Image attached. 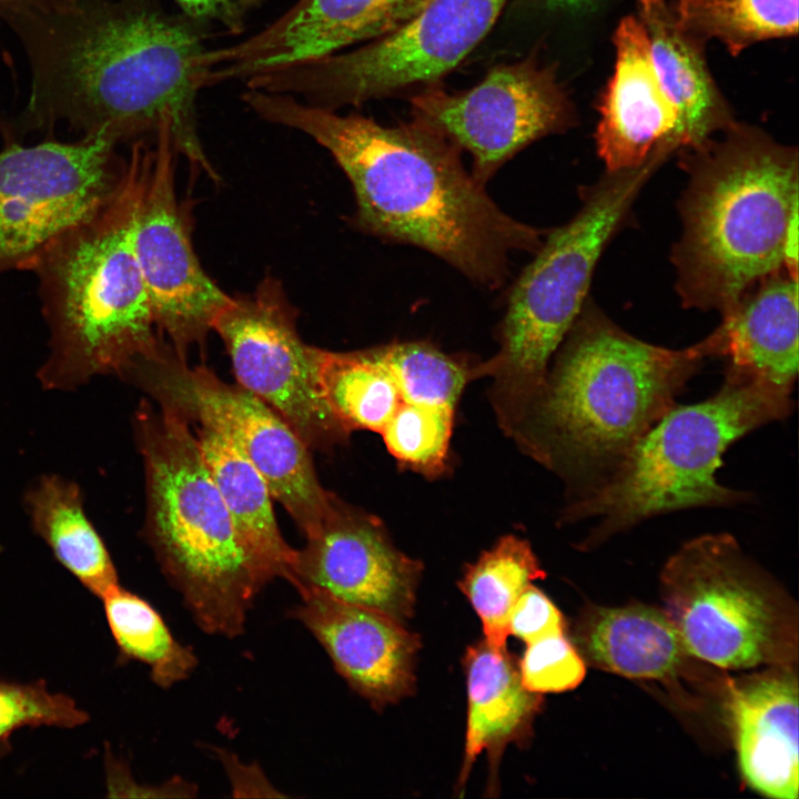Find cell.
Masks as SVG:
<instances>
[{
	"mask_svg": "<svg viewBox=\"0 0 799 799\" xmlns=\"http://www.w3.org/2000/svg\"><path fill=\"white\" fill-rule=\"evenodd\" d=\"M660 80L679 114L678 151L696 149L736 120L705 58V42L685 30L666 0H638Z\"/></svg>",
	"mask_w": 799,
	"mask_h": 799,
	"instance_id": "obj_24",
	"label": "cell"
},
{
	"mask_svg": "<svg viewBox=\"0 0 799 799\" xmlns=\"http://www.w3.org/2000/svg\"><path fill=\"white\" fill-rule=\"evenodd\" d=\"M300 597L293 617L317 639L356 692L376 708L412 692L419 640L403 623L315 591Z\"/></svg>",
	"mask_w": 799,
	"mask_h": 799,
	"instance_id": "obj_20",
	"label": "cell"
},
{
	"mask_svg": "<svg viewBox=\"0 0 799 799\" xmlns=\"http://www.w3.org/2000/svg\"><path fill=\"white\" fill-rule=\"evenodd\" d=\"M508 630L509 635L530 644L547 636L565 634V621L553 601L532 584L515 603Z\"/></svg>",
	"mask_w": 799,
	"mask_h": 799,
	"instance_id": "obj_33",
	"label": "cell"
},
{
	"mask_svg": "<svg viewBox=\"0 0 799 799\" xmlns=\"http://www.w3.org/2000/svg\"><path fill=\"white\" fill-rule=\"evenodd\" d=\"M790 394L726 367L716 394L672 406L600 484L573 500L565 519L596 518L585 544L597 545L656 515L747 500V493L720 485L715 474L734 442L790 414Z\"/></svg>",
	"mask_w": 799,
	"mask_h": 799,
	"instance_id": "obj_7",
	"label": "cell"
},
{
	"mask_svg": "<svg viewBox=\"0 0 799 799\" xmlns=\"http://www.w3.org/2000/svg\"><path fill=\"white\" fill-rule=\"evenodd\" d=\"M411 104L414 117L472 155L471 172L483 185L530 143L577 123L556 70L534 55L494 67L466 91L449 93L428 84Z\"/></svg>",
	"mask_w": 799,
	"mask_h": 799,
	"instance_id": "obj_14",
	"label": "cell"
},
{
	"mask_svg": "<svg viewBox=\"0 0 799 799\" xmlns=\"http://www.w3.org/2000/svg\"><path fill=\"white\" fill-rule=\"evenodd\" d=\"M246 89L242 100L260 118L305 133L332 154L352 184L353 222L363 232L427 251L489 290L505 284L514 253L540 246L546 232L500 210L464 166L462 151L424 120L387 127Z\"/></svg>",
	"mask_w": 799,
	"mask_h": 799,
	"instance_id": "obj_2",
	"label": "cell"
},
{
	"mask_svg": "<svg viewBox=\"0 0 799 799\" xmlns=\"http://www.w3.org/2000/svg\"><path fill=\"white\" fill-rule=\"evenodd\" d=\"M190 426L233 445L264 477L271 495L307 538L320 527L333 494L320 483L311 448L272 407L206 366H192L164 341L121 375Z\"/></svg>",
	"mask_w": 799,
	"mask_h": 799,
	"instance_id": "obj_10",
	"label": "cell"
},
{
	"mask_svg": "<svg viewBox=\"0 0 799 799\" xmlns=\"http://www.w3.org/2000/svg\"><path fill=\"white\" fill-rule=\"evenodd\" d=\"M297 312L282 283L266 275L250 294L231 296L212 322L237 384L272 407L311 449L346 441L322 397L318 347L296 327Z\"/></svg>",
	"mask_w": 799,
	"mask_h": 799,
	"instance_id": "obj_15",
	"label": "cell"
},
{
	"mask_svg": "<svg viewBox=\"0 0 799 799\" xmlns=\"http://www.w3.org/2000/svg\"><path fill=\"white\" fill-rule=\"evenodd\" d=\"M729 712L746 783L768 798L797 799V677L779 670L736 686Z\"/></svg>",
	"mask_w": 799,
	"mask_h": 799,
	"instance_id": "obj_21",
	"label": "cell"
},
{
	"mask_svg": "<svg viewBox=\"0 0 799 799\" xmlns=\"http://www.w3.org/2000/svg\"><path fill=\"white\" fill-rule=\"evenodd\" d=\"M155 136L136 210L134 250L156 330L186 357L203 343L231 296L205 273L193 249L189 214L175 192L170 133L162 130Z\"/></svg>",
	"mask_w": 799,
	"mask_h": 799,
	"instance_id": "obj_16",
	"label": "cell"
},
{
	"mask_svg": "<svg viewBox=\"0 0 799 799\" xmlns=\"http://www.w3.org/2000/svg\"><path fill=\"white\" fill-rule=\"evenodd\" d=\"M306 540L285 577L299 594H324L401 623L411 617L422 566L394 546L375 516L333 496Z\"/></svg>",
	"mask_w": 799,
	"mask_h": 799,
	"instance_id": "obj_17",
	"label": "cell"
},
{
	"mask_svg": "<svg viewBox=\"0 0 799 799\" xmlns=\"http://www.w3.org/2000/svg\"><path fill=\"white\" fill-rule=\"evenodd\" d=\"M134 432L145 473L148 543L200 628L239 636L272 579L240 540L191 426L143 402Z\"/></svg>",
	"mask_w": 799,
	"mask_h": 799,
	"instance_id": "obj_6",
	"label": "cell"
},
{
	"mask_svg": "<svg viewBox=\"0 0 799 799\" xmlns=\"http://www.w3.org/2000/svg\"><path fill=\"white\" fill-rule=\"evenodd\" d=\"M666 614L690 656L739 670L783 661L781 613L758 569L729 534H706L666 563Z\"/></svg>",
	"mask_w": 799,
	"mask_h": 799,
	"instance_id": "obj_12",
	"label": "cell"
},
{
	"mask_svg": "<svg viewBox=\"0 0 799 799\" xmlns=\"http://www.w3.org/2000/svg\"><path fill=\"white\" fill-rule=\"evenodd\" d=\"M101 599L123 659L145 664L153 682L162 688H170L192 674L198 665L194 651L173 637L161 615L146 600L120 585Z\"/></svg>",
	"mask_w": 799,
	"mask_h": 799,
	"instance_id": "obj_29",
	"label": "cell"
},
{
	"mask_svg": "<svg viewBox=\"0 0 799 799\" xmlns=\"http://www.w3.org/2000/svg\"><path fill=\"white\" fill-rule=\"evenodd\" d=\"M88 719V714L73 699L50 692L43 681H0V745L13 730L23 727L73 728Z\"/></svg>",
	"mask_w": 799,
	"mask_h": 799,
	"instance_id": "obj_31",
	"label": "cell"
},
{
	"mask_svg": "<svg viewBox=\"0 0 799 799\" xmlns=\"http://www.w3.org/2000/svg\"><path fill=\"white\" fill-rule=\"evenodd\" d=\"M518 667L525 688L539 695L574 689L586 675L584 659L565 634L527 644Z\"/></svg>",
	"mask_w": 799,
	"mask_h": 799,
	"instance_id": "obj_32",
	"label": "cell"
},
{
	"mask_svg": "<svg viewBox=\"0 0 799 799\" xmlns=\"http://www.w3.org/2000/svg\"><path fill=\"white\" fill-rule=\"evenodd\" d=\"M107 779L109 796L115 797H152V798H193L198 788L193 782L175 776L161 786H142L135 783L124 762L107 756Z\"/></svg>",
	"mask_w": 799,
	"mask_h": 799,
	"instance_id": "obj_34",
	"label": "cell"
},
{
	"mask_svg": "<svg viewBox=\"0 0 799 799\" xmlns=\"http://www.w3.org/2000/svg\"><path fill=\"white\" fill-rule=\"evenodd\" d=\"M429 0H299L250 38L203 54L204 88L247 80L381 38Z\"/></svg>",
	"mask_w": 799,
	"mask_h": 799,
	"instance_id": "obj_18",
	"label": "cell"
},
{
	"mask_svg": "<svg viewBox=\"0 0 799 799\" xmlns=\"http://www.w3.org/2000/svg\"><path fill=\"white\" fill-rule=\"evenodd\" d=\"M201 453L243 546L273 580L285 578L295 549L283 538L270 488L256 467L216 433L194 426Z\"/></svg>",
	"mask_w": 799,
	"mask_h": 799,
	"instance_id": "obj_27",
	"label": "cell"
},
{
	"mask_svg": "<svg viewBox=\"0 0 799 799\" xmlns=\"http://www.w3.org/2000/svg\"><path fill=\"white\" fill-rule=\"evenodd\" d=\"M528 2L552 11H579L593 7L598 0H527Z\"/></svg>",
	"mask_w": 799,
	"mask_h": 799,
	"instance_id": "obj_38",
	"label": "cell"
},
{
	"mask_svg": "<svg viewBox=\"0 0 799 799\" xmlns=\"http://www.w3.org/2000/svg\"><path fill=\"white\" fill-rule=\"evenodd\" d=\"M666 159L655 153L638 168L606 171L584 188L577 213L545 233L513 284L498 328V350L475 367V376L494 380V403L506 432L517 428L537 397L554 354L587 301L603 252Z\"/></svg>",
	"mask_w": 799,
	"mask_h": 799,
	"instance_id": "obj_8",
	"label": "cell"
},
{
	"mask_svg": "<svg viewBox=\"0 0 799 799\" xmlns=\"http://www.w3.org/2000/svg\"><path fill=\"white\" fill-rule=\"evenodd\" d=\"M505 2L429 0L404 24L364 47L255 77L245 85L336 110L433 84L483 40Z\"/></svg>",
	"mask_w": 799,
	"mask_h": 799,
	"instance_id": "obj_11",
	"label": "cell"
},
{
	"mask_svg": "<svg viewBox=\"0 0 799 799\" xmlns=\"http://www.w3.org/2000/svg\"><path fill=\"white\" fill-rule=\"evenodd\" d=\"M463 663L468 708L458 789L484 751L495 775L507 745H523L532 735L543 702L542 695L523 685L518 661L506 647L492 646L484 639L468 647Z\"/></svg>",
	"mask_w": 799,
	"mask_h": 799,
	"instance_id": "obj_23",
	"label": "cell"
},
{
	"mask_svg": "<svg viewBox=\"0 0 799 799\" xmlns=\"http://www.w3.org/2000/svg\"><path fill=\"white\" fill-rule=\"evenodd\" d=\"M712 332L679 350L644 342L587 299L524 419L525 446L585 495L672 406L707 357Z\"/></svg>",
	"mask_w": 799,
	"mask_h": 799,
	"instance_id": "obj_3",
	"label": "cell"
},
{
	"mask_svg": "<svg viewBox=\"0 0 799 799\" xmlns=\"http://www.w3.org/2000/svg\"><path fill=\"white\" fill-rule=\"evenodd\" d=\"M572 643L585 663L634 679L674 676L690 656L666 611L640 604L590 607Z\"/></svg>",
	"mask_w": 799,
	"mask_h": 799,
	"instance_id": "obj_25",
	"label": "cell"
},
{
	"mask_svg": "<svg viewBox=\"0 0 799 799\" xmlns=\"http://www.w3.org/2000/svg\"><path fill=\"white\" fill-rule=\"evenodd\" d=\"M799 0H671L679 24L706 42L720 41L738 55L760 41L798 33Z\"/></svg>",
	"mask_w": 799,
	"mask_h": 799,
	"instance_id": "obj_30",
	"label": "cell"
},
{
	"mask_svg": "<svg viewBox=\"0 0 799 799\" xmlns=\"http://www.w3.org/2000/svg\"><path fill=\"white\" fill-rule=\"evenodd\" d=\"M100 136L0 152V273L18 269L48 243L103 209L127 160Z\"/></svg>",
	"mask_w": 799,
	"mask_h": 799,
	"instance_id": "obj_13",
	"label": "cell"
},
{
	"mask_svg": "<svg viewBox=\"0 0 799 799\" xmlns=\"http://www.w3.org/2000/svg\"><path fill=\"white\" fill-rule=\"evenodd\" d=\"M544 577L529 543L515 535L503 536L466 569L459 586L479 617L488 644L506 647L515 603L526 587Z\"/></svg>",
	"mask_w": 799,
	"mask_h": 799,
	"instance_id": "obj_28",
	"label": "cell"
},
{
	"mask_svg": "<svg viewBox=\"0 0 799 799\" xmlns=\"http://www.w3.org/2000/svg\"><path fill=\"white\" fill-rule=\"evenodd\" d=\"M727 367L791 393L798 372V281L782 269L748 289L716 328Z\"/></svg>",
	"mask_w": 799,
	"mask_h": 799,
	"instance_id": "obj_22",
	"label": "cell"
},
{
	"mask_svg": "<svg viewBox=\"0 0 799 799\" xmlns=\"http://www.w3.org/2000/svg\"><path fill=\"white\" fill-rule=\"evenodd\" d=\"M150 154L143 143H135L107 205L20 269L39 281L50 336L37 378L47 391H74L98 376H120L163 342L134 250Z\"/></svg>",
	"mask_w": 799,
	"mask_h": 799,
	"instance_id": "obj_5",
	"label": "cell"
},
{
	"mask_svg": "<svg viewBox=\"0 0 799 799\" xmlns=\"http://www.w3.org/2000/svg\"><path fill=\"white\" fill-rule=\"evenodd\" d=\"M680 162L676 290L685 307L722 315L761 279L798 267V151L735 121Z\"/></svg>",
	"mask_w": 799,
	"mask_h": 799,
	"instance_id": "obj_4",
	"label": "cell"
},
{
	"mask_svg": "<svg viewBox=\"0 0 799 799\" xmlns=\"http://www.w3.org/2000/svg\"><path fill=\"white\" fill-rule=\"evenodd\" d=\"M615 68L598 103L596 149L606 171L635 169L659 149L678 151L679 114L656 69L647 31L635 16L614 33Z\"/></svg>",
	"mask_w": 799,
	"mask_h": 799,
	"instance_id": "obj_19",
	"label": "cell"
},
{
	"mask_svg": "<svg viewBox=\"0 0 799 799\" xmlns=\"http://www.w3.org/2000/svg\"><path fill=\"white\" fill-rule=\"evenodd\" d=\"M317 374L346 437L376 433L401 466L431 478L445 472L456 405L474 368L409 341L351 352L318 348Z\"/></svg>",
	"mask_w": 799,
	"mask_h": 799,
	"instance_id": "obj_9",
	"label": "cell"
},
{
	"mask_svg": "<svg viewBox=\"0 0 799 799\" xmlns=\"http://www.w3.org/2000/svg\"><path fill=\"white\" fill-rule=\"evenodd\" d=\"M67 0H0V16L19 28L44 16Z\"/></svg>",
	"mask_w": 799,
	"mask_h": 799,
	"instance_id": "obj_37",
	"label": "cell"
},
{
	"mask_svg": "<svg viewBox=\"0 0 799 799\" xmlns=\"http://www.w3.org/2000/svg\"><path fill=\"white\" fill-rule=\"evenodd\" d=\"M23 506L33 532L88 590L101 598L120 585L110 553L85 512L78 483L59 474H43L26 489Z\"/></svg>",
	"mask_w": 799,
	"mask_h": 799,
	"instance_id": "obj_26",
	"label": "cell"
},
{
	"mask_svg": "<svg viewBox=\"0 0 799 799\" xmlns=\"http://www.w3.org/2000/svg\"><path fill=\"white\" fill-rule=\"evenodd\" d=\"M219 756L225 767L234 796L283 797V793L276 791L267 781L259 766L244 765L234 755L221 749Z\"/></svg>",
	"mask_w": 799,
	"mask_h": 799,
	"instance_id": "obj_36",
	"label": "cell"
},
{
	"mask_svg": "<svg viewBox=\"0 0 799 799\" xmlns=\"http://www.w3.org/2000/svg\"><path fill=\"white\" fill-rule=\"evenodd\" d=\"M183 14L199 23L216 22L229 32L240 33L249 13L265 0H174Z\"/></svg>",
	"mask_w": 799,
	"mask_h": 799,
	"instance_id": "obj_35",
	"label": "cell"
},
{
	"mask_svg": "<svg viewBox=\"0 0 799 799\" xmlns=\"http://www.w3.org/2000/svg\"><path fill=\"white\" fill-rule=\"evenodd\" d=\"M198 23L149 0H67L19 27L32 69L24 124L62 122L115 144L168 130L176 154L216 182L198 130Z\"/></svg>",
	"mask_w": 799,
	"mask_h": 799,
	"instance_id": "obj_1",
	"label": "cell"
}]
</instances>
